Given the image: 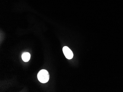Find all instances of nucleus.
Masks as SVG:
<instances>
[{
    "instance_id": "nucleus-1",
    "label": "nucleus",
    "mask_w": 123,
    "mask_h": 92,
    "mask_svg": "<svg viewBox=\"0 0 123 92\" xmlns=\"http://www.w3.org/2000/svg\"><path fill=\"white\" fill-rule=\"evenodd\" d=\"M38 80L42 83H45L48 81L49 78V75L47 70L45 69L41 70L37 75Z\"/></svg>"
},
{
    "instance_id": "nucleus-2",
    "label": "nucleus",
    "mask_w": 123,
    "mask_h": 92,
    "mask_svg": "<svg viewBox=\"0 0 123 92\" xmlns=\"http://www.w3.org/2000/svg\"><path fill=\"white\" fill-rule=\"evenodd\" d=\"M63 53L66 58L69 60L72 58L74 56V54L72 51H71L68 47L65 46L63 48Z\"/></svg>"
},
{
    "instance_id": "nucleus-3",
    "label": "nucleus",
    "mask_w": 123,
    "mask_h": 92,
    "mask_svg": "<svg viewBox=\"0 0 123 92\" xmlns=\"http://www.w3.org/2000/svg\"><path fill=\"white\" fill-rule=\"evenodd\" d=\"M22 59L24 62H27L30 60V54L29 53H24L22 55Z\"/></svg>"
}]
</instances>
